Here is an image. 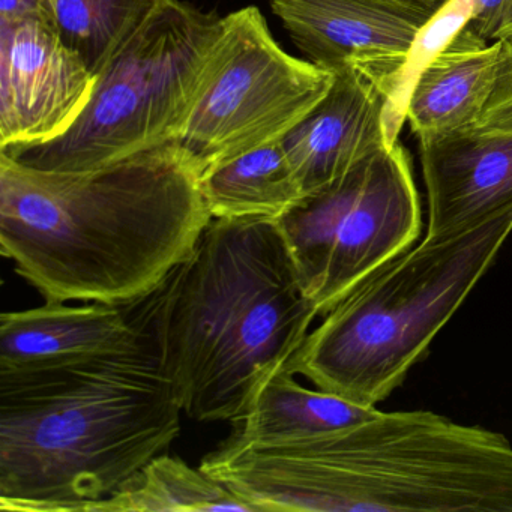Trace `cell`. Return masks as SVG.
<instances>
[{"label": "cell", "mask_w": 512, "mask_h": 512, "mask_svg": "<svg viewBox=\"0 0 512 512\" xmlns=\"http://www.w3.org/2000/svg\"><path fill=\"white\" fill-rule=\"evenodd\" d=\"M211 220L202 170L175 142L82 172L0 154V248L46 302L143 301Z\"/></svg>", "instance_id": "cell-1"}, {"label": "cell", "mask_w": 512, "mask_h": 512, "mask_svg": "<svg viewBox=\"0 0 512 512\" xmlns=\"http://www.w3.org/2000/svg\"><path fill=\"white\" fill-rule=\"evenodd\" d=\"M143 311L185 415L232 424L320 316L277 220L253 217L212 218Z\"/></svg>", "instance_id": "cell-2"}, {"label": "cell", "mask_w": 512, "mask_h": 512, "mask_svg": "<svg viewBox=\"0 0 512 512\" xmlns=\"http://www.w3.org/2000/svg\"><path fill=\"white\" fill-rule=\"evenodd\" d=\"M200 469L257 512H512L511 442L428 410L278 448L218 445Z\"/></svg>", "instance_id": "cell-3"}, {"label": "cell", "mask_w": 512, "mask_h": 512, "mask_svg": "<svg viewBox=\"0 0 512 512\" xmlns=\"http://www.w3.org/2000/svg\"><path fill=\"white\" fill-rule=\"evenodd\" d=\"M182 412L155 341L0 368V509L94 512L172 445Z\"/></svg>", "instance_id": "cell-4"}, {"label": "cell", "mask_w": 512, "mask_h": 512, "mask_svg": "<svg viewBox=\"0 0 512 512\" xmlns=\"http://www.w3.org/2000/svg\"><path fill=\"white\" fill-rule=\"evenodd\" d=\"M512 233V208L425 236L356 284L286 365L320 391L376 407L403 385Z\"/></svg>", "instance_id": "cell-5"}, {"label": "cell", "mask_w": 512, "mask_h": 512, "mask_svg": "<svg viewBox=\"0 0 512 512\" xmlns=\"http://www.w3.org/2000/svg\"><path fill=\"white\" fill-rule=\"evenodd\" d=\"M220 22L169 0L97 74L91 100L67 133L0 154L43 172H82L173 142Z\"/></svg>", "instance_id": "cell-6"}, {"label": "cell", "mask_w": 512, "mask_h": 512, "mask_svg": "<svg viewBox=\"0 0 512 512\" xmlns=\"http://www.w3.org/2000/svg\"><path fill=\"white\" fill-rule=\"evenodd\" d=\"M335 74L281 49L259 8L223 17L173 142L202 175L281 142L326 97Z\"/></svg>", "instance_id": "cell-7"}, {"label": "cell", "mask_w": 512, "mask_h": 512, "mask_svg": "<svg viewBox=\"0 0 512 512\" xmlns=\"http://www.w3.org/2000/svg\"><path fill=\"white\" fill-rule=\"evenodd\" d=\"M305 295L325 316L356 284L415 245L422 211L409 152L395 143L277 220Z\"/></svg>", "instance_id": "cell-8"}, {"label": "cell", "mask_w": 512, "mask_h": 512, "mask_svg": "<svg viewBox=\"0 0 512 512\" xmlns=\"http://www.w3.org/2000/svg\"><path fill=\"white\" fill-rule=\"evenodd\" d=\"M308 61L331 73L358 71L386 97V127L398 142L400 77L419 32L439 13L422 0H271Z\"/></svg>", "instance_id": "cell-9"}, {"label": "cell", "mask_w": 512, "mask_h": 512, "mask_svg": "<svg viewBox=\"0 0 512 512\" xmlns=\"http://www.w3.org/2000/svg\"><path fill=\"white\" fill-rule=\"evenodd\" d=\"M97 76L40 19L0 20V152L67 133Z\"/></svg>", "instance_id": "cell-10"}, {"label": "cell", "mask_w": 512, "mask_h": 512, "mask_svg": "<svg viewBox=\"0 0 512 512\" xmlns=\"http://www.w3.org/2000/svg\"><path fill=\"white\" fill-rule=\"evenodd\" d=\"M152 341L143 301L46 302L0 316V368L137 352Z\"/></svg>", "instance_id": "cell-11"}, {"label": "cell", "mask_w": 512, "mask_h": 512, "mask_svg": "<svg viewBox=\"0 0 512 512\" xmlns=\"http://www.w3.org/2000/svg\"><path fill=\"white\" fill-rule=\"evenodd\" d=\"M281 143L308 196L397 142L386 127L385 95L347 68L335 73L326 97Z\"/></svg>", "instance_id": "cell-12"}, {"label": "cell", "mask_w": 512, "mask_h": 512, "mask_svg": "<svg viewBox=\"0 0 512 512\" xmlns=\"http://www.w3.org/2000/svg\"><path fill=\"white\" fill-rule=\"evenodd\" d=\"M418 143L428 236L467 229L512 208V134L466 131Z\"/></svg>", "instance_id": "cell-13"}, {"label": "cell", "mask_w": 512, "mask_h": 512, "mask_svg": "<svg viewBox=\"0 0 512 512\" xmlns=\"http://www.w3.org/2000/svg\"><path fill=\"white\" fill-rule=\"evenodd\" d=\"M499 41L488 43L464 26L419 73L406 109L416 139L475 128L496 83Z\"/></svg>", "instance_id": "cell-14"}, {"label": "cell", "mask_w": 512, "mask_h": 512, "mask_svg": "<svg viewBox=\"0 0 512 512\" xmlns=\"http://www.w3.org/2000/svg\"><path fill=\"white\" fill-rule=\"evenodd\" d=\"M281 368L263 386L250 412L233 422L220 445L229 449H269L305 442L377 415L376 407L359 406L329 392L313 391Z\"/></svg>", "instance_id": "cell-15"}, {"label": "cell", "mask_w": 512, "mask_h": 512, "mask_svg": "<svg viewBox=\"0 0 512 512\" xmlns=\"http://www.w3.org/2000/svg\"><path fill=\"white\" fill-rule=\"evenodd\" d=\"M212 218L280 220L305 197L283 143L254 149L203 176Z\"/></svg>", "instance_id": "cell-16"}, {"label": "cell", "mask_w": 512, "mask_h": 512, "mask_svg": "<svg viewBox=\"0 0 512 512\" xmlns=\"http://www.w3.org/2000/svg\"><path fill=\"white\" fill-rule=\"evenodd\" d=\"M257 512L226 485L182 458L160 454L124 482L94 512Z\"/></svg>", "instance_id": "cell-17"}, {"label": "cell", "mask_w": 512, "mask_h": 512, "mask_svg": "<svg viewBox=\"0 0 512 512\" xmlns=\"http://www.w3.org/2000/svg\"><path fill=\"white\" fill-rule=\"evenodd\" d=\"M169 0H55L61 40L97 76Z\"/></svg>", "instance_id": "cell-18"}, {"label": "cell", "mask_w": 512, "mask_h": 512, "mask_svg": "<svg viewBox=\"0 0 512 512\" xmlns=\"http://www.w3.org/2000/svg\"><path fill=\"white\" fill-rule=\"evenodd\" d=\"M496 83L487 106L472 131L512 134V31L499 41Z\"/></svg>", "instance_id": "cell-19"}, {"label": "cell", "mask_w": 512, "mask_h": 512, "mask_svg": "<svg viewBox=\"0 0 512 512\" xmlns=\"http://www.w3.org/2000/svg\"><path fill=\"white\" fill-rule=\"evenodd\" d=\"M466 26L488 43L502 40L512 31V0H473Z\"/></svg>", "instance_id": "cell-20"}, {"label": "cell", "mask_w": 512, "mask_h": 512, "mask_svg": "<svg viewBox=\"0 0 512 512\" xmlns=\"http://www.w3.org/2000/svg\"><path fill=\"white\" fill-rule=\"evenodd\" d=\"M40 19L55 26V0H0V20Z\"/></svg>", "instance_id": "cell-21"}, {"label": "cell", "mask_w": 512, "mask_h": 512, "mask_svg": "<svg viewBox=\"0 0 512 512\" xmlns=\"http://www.w3.org/2000/svg\"><path fill=\"white\" fill-rule=\"evenodd\" d=\"M422 2H427V4L433 5V7L439 8L442 10L446 4H448L449 0H422Z\"/></svg>", "instance_id": "cell-22"}]
</instances>
